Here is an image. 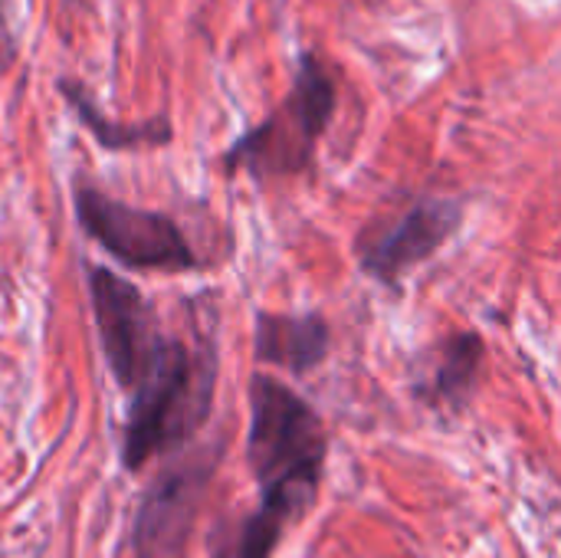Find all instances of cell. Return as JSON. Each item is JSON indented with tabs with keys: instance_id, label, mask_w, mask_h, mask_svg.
I'll return each mask as SVG.
<instances>
[{
	"instance_id": "cell-1",
	"label": "cell",
	"mask_w": 561,
	"mask_h": 558,
	"mask_svg": "<svg viewBox=\"0 0 561 558\" xmlns=\"http://www.w3.org/2000/svg\"><path fill=\"white\" fill-rule=\"evenodd\" d=\"M329 457V434L309 401L273 375L250 378L247 464L260 483V506L286 523L312 510Z\"/></svg>"
},
{
	"instance_id": "cell-2",
	"label": "cell",
	"mask_w": 561,
	"mask_h": 558,
	"mask_svg": "<svg viewBox=\"0 0 561 558\" xmlns=\"http://www.w3.org/2000/svg\"><path fill=\"white\" fill-rule=\"evenodd\" d=\"M214 355L191 352L181 339H161L148 368L131 388L122 460L141 470L154 454L191 441L214 401Z\"/></svg>"
},
{
	"instance_id": "cell-3",
	"label": "cell",
	"mask_w": 561,
	"mask_h": 558,
	"mask_svg": "<svg viewBox=\"0 0 561 558\" xmlns=\"http://www.w3.org/2000/svg\"><path fill=\"white\" fill-rule=\"evenodd\" d=\"M335 76L316 53H302L289 95L266 122L230 145L224 155L227 171H247L253 178H289L306 171L335 115Z\"/></svg>"
},
{
	"instance_id": "cell-4",
	"label": "cell",
	"mask_w": 561,
	"mask_h": 558,
	"mask_svg": "<svg viewBox=\"0 0 561 558\" xmlns=\"http://www.w3.org/2000/svg\"><path fill=\"white\" fill-rule=\"evenodd\" d=\"M76 217L82 230L118 263L131 270H197V253L184 240L181 227L158 210L131 207L102 194L92 184L76 187Z\"/></svg>"
},
{
	"instance_id": "cell-5",
	"label": "cell",
	"mask_w": 561,
	"mask_h": 558,
	"mask_svg": "<svg viewBox=\"0 0 561 558\" xmlns=\"http://www.w3.org/2000/svg\"><path fill=\"white\" fill-rule=\"evenodd\" d=\"M220 451H197L161 470L148 487L131 533V549L138 558H184L210 477L217 470Z\"/></svg>"
},
{
	"instance_id": "cell-6",
	"label": "cell",
	"mask_w": 561,
	"mask_h": 558,
	"mask_svg": "<svg viewBox=\"0 0 561 558\" xmlns=\"http://www.w3.org/2000/svg\"><path fill=\"white\" fill-rule=\"evenodd\" d=\"M89 293L95 309V326L102 339V355L122 388H135L148 368L158 342L164 339L154 322L151 303L125 276L108 266L89 270Z\"/></svg>"
},
{
	"instance_id": "cell-7",
	"label": "cell",
	"mask_w": 561,
	"mask_h": 558,
	"mask_svg": "<svg viewBox=\"0 0 561 558\" xmlns=\"http://www.w3.org/2000/svg\"><path fill=\"white\" fill-rule=\"evenodd\" d=\"M463 207L450 197H424L404 207L394 220L371 224L358 237V263L381 283H398L404 273L431 260L460 227Z\"/></svg>"
},
{
	"instance_id": "cell-8",
	"label": "cell",
	"mask_w": 561,
	"mask_h": 558,
	"mask_svg": "<svg viewBox=\"0 0 561 558\" xmlns=\"http://www.w3.org/2000/svg\"><path fill=\"white\" fill-rule=\"evenodd\" d=\"M329 322L316 312L286 316V312H260L253 332V352L263 365L286 368L293 375H306L329 355Z\"/></svg>"
},
{
	"instance_id": "cell-9",
	"label": "cell",
	"mask_w": 561,
	"mask_h": 558,
	"mask_svg": "<svg viewBox=\"0 0 561 558\" xmlns=\"http://www.w3.org/2000/svg\"><path fill=\"white\" fill-rule=\"evenodd\" d=\"M483 342L473 332H457L447 342H440L434 355V368L427 382L417 388L424 401L431 405H447V408H463L470 395L477 391L480 368H483Z\"/></svg>"
},
{
	"instance_id": "cell-10",
	"label": "cell",
	"mask_w": 561,
	"mask_h": 558,
	"mask_svg": "<svg viewBox=\"0 0 561 558\" xmlns=\"http://www.w3.org/2000/svg\"><path fill=\"white\" fill-rule=\"evenodd\" d=\"M66 102L76 109L79 122L92 132V138L108 148V151H125V148H141V145H164L171 138V125L168 118H151V122H141V125H115L112 118H105L92 99L85 95V89L79 82H59Z\"/></svg>"
},
{
	"instance_id": "cell-11",
	"label": "cell",
	"mask_w": 561,
	"mask_h": 558,
	"mask_svg": "<svg viewBox=\"0 0 561 558\" xmlns=\"http://www.w3.org/2000/svg\"><path fill=\"white\" fill-rule=\"evenodd\" d=\"M286 520L266 506H260L256 513H250L243 523H240V533H237V543L230 546V558H270L276 553L283 533H286Z\"/></svg>"
}]
</instances>
